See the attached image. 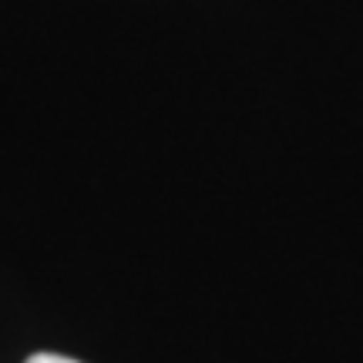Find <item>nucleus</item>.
<instances>
[{"instance_id": "1", "label": "nucleus", "mask_w": 363, "mask_h": 363, "mask_svg": "<svg viewBox=\"0 0 363 363\" xmlns=\"http://www.w3.org/2000/svg\"><path fill=\"white\" fill-rule=\"evenodd\" d=\"M27 363H78V360H71V357H57V353H34Z\"/></svg>"}]
</instances>
